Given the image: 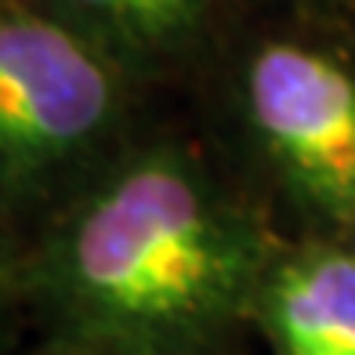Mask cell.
I'll use <instances>...</instances> for the list:
<instances>
[{
    "label": "cell",
    "instance_id": "cell-1",
    "mask_svg": "<svg viewBox=\"0 0 355 355\" xmlns=\"http://www.w3.org/2000/svg\"><path fill=\"white\" fill-rule=\"evenodd\" d=\"M276 250L189 145L120 149L26 247L33 355H218Z\"/></svg>",
    "mask_w": 355,
    "mask_h": 355
},
{
    "label": "cell",
    "instance_id": "cell-2",
    "mask_svg": "<svg viewBox=\"0 0 355 355\" xmlns=\"http://www.w3.org/2000/svg\"><path fill=\"white\" fill-rule=\"evenodd\" d=\"M123 73L37 0H0V214L51 218L120 149Z\"/></svg>",
    "mask_w": 355,
    "mask_h": 355
},
{
    "label": "cell",
    "instance_id": "cell-3",
    "mask_svg": "<svg viewBox=\"0 0 355 355\" xmlns=\"http://www.w3.org/2000/svg\"><path fill=\"white\" fill-rule=\"evenodd\" d=\"M243 120L297 200L355 225V73L297 40H261L239 76Z\"/></svg>",
    "mask_w": 355,
    "mask_h": 355
},
{
    "label": "cell",
    "instance_id": "cell-4",
    "mask_svg": "<svg viewBox=\"0 0 355 355\" xmlns=\"http://www.w3.org/2000/svg\"><path fill=\"white\" fill-rule=\"evenodd\" d=\"M250 322L276 355H355V250L334 243L276 250Z\"/></svg>",
    "mask_w": 355,
    "mask_h": 355
},
{
    "label": "cell",
    "instance_id": "cell-5",
    "mask_svg": "<svg viewBox=\"0 0 355 355\" xmlns=\"http://www.w3.org/2000/svg\"><path fill=\"white\" fill-rule=\"evenodd\" d=\"M123 66L127 76H153L182 66L196 51L214 0H37Z\"/></svg>",
    "mask_w": 355,
    "mask_h": 355
},
{
    "label": "cell",
    "instance_id": "cell-6",
    "mask_svg": "<svg viewBox=\"0 0 355 355\" xmlns=\"http://www.w3.org/2000/svg\"><path fill=\"white\" fill-rule=\"evenodd\" d=\"M26 239L0 214V322L22 312V279H26Z\"/></svg>",
    "mask_w": 355,
    "mask_h": 355
},
{
    "label": "cell",
    "instance_id": "cell-7",
    "mask_svg": "<svg viewBox=\"0 0 355 355\" xmlns=\"http://www.w3.org/2000/svg\"><path fill=\"white\" fill-rule=\"evenodd\" d=\"M327 4H337V0H327Z\"/></svg>",
    "mask_w": 355,
    "mask_h": 355
}]
</instances>
